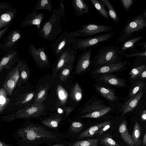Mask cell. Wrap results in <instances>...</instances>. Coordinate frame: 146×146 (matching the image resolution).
<instances>
[{
    "instance_id": "1",
    "label": "cell",
    "mask_w": 146,
    "mask_h": 146,
    "mask_svg": "<svg viewBox=\"0 0 146 146\" xmlns=\"http://www.w3.org/2000/svg\"><path fill=\"white\" fill-rule=\"evenodd\" d=\"M63 15L58 9H53L50 19L41 26L38 35L44 39L52 41L61 33V19Z\"/></svg>"
},
{
    "instance_id": "2",
    "label": "cell",
    "mask_w": 146,
    "mask_h": 146,
    "mask_svg": "<svg viewBox=\"0 0 146 146\" xmlns=\"http://www.w3.org/2000/svg\"><path fill=\"white\" fill-rule=\"evenodd\" d=\"M17 134L23 141L29 143L41 140H50L55 137L51 132L44 127L35 125L19 129Z\"/></svg>"
},
{
    "instance_id": "3",
    "label": "cell",
    "mask_w": 146,
    "mask_h": 146,
    "mask_svg": "<svg viewBox=\"0 0 146 146\" xmlns=\"http://www.w3.org/2000/svg\"><path fill=\"white\" fill-rule=\"evenodd\" d=\"M122 55L117 46H107L101 48L97 53L93 61L95 66H101L109 64L119 63Z\"/></svg>"
},
{
    "instance_id": "4",
    "label": "cell",
    "mask_w": 146,
    "mask_h": 146,
    "mask_svg": "<svg viewBox=\"0 0 146 146\" xmlns=\"http://www.w3.org/2000/svg\"><path fill=\"white\" fill-rule=\"evenodd\" d=\"M45 109L46 106L43 103H34L31 106L1 118L5 121L10 122L17 119L37 117L43 114Z\"/></svg>"
},
{
    "instance_id": "5",
    "label": "cell",
    "mask_w": 146,
    "mask_h": 146,
    "mask_svg": "<svg viewBox=\"0 0 146 146\" xmlns=\"http://www.w3.org/2000/svg\"><path fill=\"white\" fill-rule=\"evenodd\" d=\"M145 28L146 19L141 13L127 21L117 40V43L124 42L130 38L134 33Z\"/></svg>"
},
{
    "instance_id": "6",
    "label": "cell",
    "mask_w": 146,
    "mask_h": 146,
    "mask_svg": "<svg viewBox=\"0 0 146 146\" xmlns=\"http://www.w3.org/2000/svg\"><path fill=\"white\" fill-rule=\"evenodd\" d=\"M115 32H110L86 38H75L72 47L77 50L85 51L88 48L97 46L100 43L106 41L112 37Z\"/></svg>"
},
{
    "instance_id": "7",
    "label": "cell",
    "mask_w": 146,
    "mask_h": 146,
    "mask_svg": "<svg viewBox=\"0 0 146 146\" xmlns=\"http://www.w3.org/2000/svg\"><path fill=\"white\" fill-rule=\"evenodd\" d=\"M80 29L74 32H70V34L77 37L93 36L103 32H109L113 28L109 26L94 24H88L80 27Z\"/></svg>"
},
{
    "instance_id": "8",
    "label": "cell",
    "mask_w": 146,
    "mask_h": 146,
    "mask_svg": "<svg viewBox=\"0 0 146 146\" xmlns=\"http://www.w3.org/2000/svg\"><path fill=\"white\" fill-rule=\"evenodd\" d=\"M76 38L68 32L67 28L60 36L50 45L54 54L58 57L69 47L71 46L73 40Z\"/></svg>"
},
{
    "instance_id": "9",
    "label": "cell",
    "mask_w": 146,
    "mask_h": 146,
    "mask_svg": "<svg viewBox=\"0 0 146 146\" xmlns=\"http://www.w3.org/2000/svg\"><path fill=\"white\" fill-rule=\"evenodd\" d=\"M77 50L70 46L64 51L59 56L54 65V76L59 71L69 64L74 63L76 58Z\"/></svg>"
},
{
    "instance_id": "10",
    "label": "cell",
    "mask_w": 146,
    "mask_h": 146,
    "mask_svg": "<svg viewBox=\"0 0 146 146\" xmlns=\"http://www.w3.org/2000/svg\"><path fill=\"white\" fill-rule=\"evenodd\" d=\"M28 52L33 58L37 66L42 68L50 67V61L45 52L44 47L36 48L33 44H31L29 46Z\"/></svg>"
},
{
    "instance_id": "11",
    "label": "cell",
    "mask_w": 146,
    "mask_h": 146,
    "mask_svg": "<svg viewBox=\"0 0 146 146\" xmlns=\"http://www.w3.org/2000/svg\"><path fill=\"white\" fill-rule=\"evenodd\" d=\"M22 37L20 29H14L11 31L0 43L1 54H5L13 48L17 44Z\"/></svg>"
},
{
    "instance_id": "12",
    "label": "cell",
    "mask_w": 146,
    "mask_h": 146,
    "mask_svg": "<svg viewBox=\"0 0 146 146\" xmlns=\"http://www.w3.org/2000/svg\"><path fill=\"white\" fill-rule=\"evenodd\" d=\"M19 45H15L13 48L7 51L5 54L1 58L0 71L4 69H8L20 60L19 52L17 50Z\"/></svg>"
},
{
    "instance_id": "13",
    "label": "cell",
    "mask_w": 146,
    "mask_h": 146,
    "mask_svg": "<svg viewBox=\"0 0 146 146\" xmlns=\"http://www.w3.org/2000/svg\"><path fill=\"white\" fill-rule=\"evenodd\" d=\"M19 78L18 69L16 65L7 75L2 85V88L7 95H11Z\"/></svg>"
},
{
    "instance_id": "14",
    "label": "cell",
    "mask_w": 146,
    "mask_h": 146,
    "mask_svg": "<svg viewBox=\"0 0 146 146\" xmlns=\"http://www.w3.org/2000/svg\"><path fill=\"white\" fill-rule=\"evenodd\" d=\"M44 13H38L37 11H33L29 13L21 24L22 28L35 25L37 29L40 30L41 24L43 19Z\"/></svg>"
},
{
    "instance_id": "15",
    "label": "cell",
    "mask_w": 146,
    "mask_h": 146,
    "mask_svg": "<svg viewBox=\"0 0 146 146\" xmlns=\"http://www.w3.org/2000/svg\"><path fill=\"white\" fill-rule=\"evenodd\" d=\"M110 107L103 106H92L90 108L86 110V113L80 116L82 118H97L100 117L109 112L111 109Z\"/></svg>"
},
{
    "instance_id": "16",
    "label": "cell",
    "mask_w": 146,
    "mask_h": 146,
    "mask_svg": "<svg viewBox=\"0 0 146 146\" xmlns=\"http://www.w3.org/2000/svg\"><path fill=\"white\" fill-rule=\"evenodd\" d=\"M92 48L84 51L77 58L76 71L77 74L83 72L88 67L91 63Z\"/></svg>"
},
{
    "instance_id": "17",
    "label": "cell",
    "mask_w": 146,
    "mask_h": 146,
    "mask_svg": "<svg viewBox=\"0 0 146 146\" xmlns=\"http://www.w3.org/2000/svg\"><path fill=\"white\" fill-rule=\"evenodd\" d=\"M17 12L16 9L12 7L0 12V30L7 25H11Z\"/></svg>"
},
{
    "instance_id": "18",
    "label": "cell",
    "mask_w": 146,
    "mask_h": 146,
    "mask_svg": "<svg viewBox=\"0 0 146 146\" xmlns=\"http://www.w3.org/2000/svg\"><path fill=\"white\" fill-rule=\"evenodd\" d=\"M125 65V62H124L106 64L96 69L94 73L95 74H104L114 72L121 69Z\"/></svg>"
},
{
    "instance_id": "19",
    "label": "cell",
    "mask_w": 146,
    "mask_h": 146,
    "mask_svg": "<svg viewBox=\"0 0 146 146\" xmlns=\"http://www.w3.org/2000/svg\"><path fill=\"white\" fill-rule=\"evenodd\" d=\"M143 94V92L141 90L137 95L131 98L125 102L122 107L123 115L133 109L137 105Z\"/></svg>"
},
{
    "instance_id": "20",
    "label": "cell",
    "mask_w": 146,
    "mask_h": 146,
    "mask_svg": "<svg viewBox=\"0 0 146 146\" xmlns=\"http://www.w3.org/2000/svg\"><path fill=\"white\" fill-rule=\"evenodd\" d=\"M72 6L75 11L76 15L80 17L84 13L88 14V6L83 0H73Z\"/></svg>"
},
{
    "instance_id": "21",
    "label": "cell",
    "mask_w": 146,
    "mask_h": 146,
    "mask_svg": "<svg viewBox=\"0 0 146 146\" xmlns=\"http://www.w3.org/2000/svg\"><path fill=\"white\" fill-rule=\"evenodd\" d=\"M109 121H105L103 123L92 126L87 129L81 133L78 137V139H80L84 138L91 137L97 136L101 128Z\"/></svg>"
},
{
    "instance_id": "22",
    "label": "cell",
    "mask_w": 146,
    "mask_h": 146,
    "mask_svg": "<svg viewBox=\"0 0 146 146\" xmlns=\"http://www.w3.org/2000/svg\"><path fill=\"white\" fill-rule=\"evenodd\" d=\"M127 122L125 120L120 123L119 130L124 141L129 146H135L131 137L129 134L127 128Z\"/></svg>"
},
{
    "instance_id": "23",
    "label": "cell",
    "mask_w": 146,
    "mask_h": 146,
    "mask_svg": "<svg viewBox=\"0 0 146 146\" xmlns=\"http://www.w3.org/2000/svg\"><path fill=\"white\" fill-rule=\"evenodd\" d=\"M143 38V36H138L130 38L123 42L120 49L121 54L122 55L125 52L135 48L137 43Z\"/></svg>"
},
{
    "instance_id": "24",
    "label": "cell",
    "mask_w": 146,
    "mask_h": 146,
    "mask_svg": "<svg viewBox=\"0 0 146 146\" xmlns=\"http://www.w3.org/2000/svg\"><path fill=\"white\" fill-rule=\"evenodd\" d=\"M19 72V79L26 81L28 79L29 75V69L26 61L20 60L17 64Z\"/></svg>"
},
{
    "instance_id": "25",
    "label": "cell",
    "mask_w": 146,
    "mask_h": 146,
    "mask_svg": "<svg viewBox=\"0 0 146 146\" xmlns=\"http://www.w3.org/2000/svg\"><path fill=\"white\" fill-rule=\"evenodd\" d=\"M100 79L107 83L113 85L121 86L125 85L123 80L112 75L104 74L102 76Z\"/></svg>"
},
{
    "instance_id": "26",
    "label": "cell",
    "mask_w": 146,
    "mask_h": 146,
    "mask_svg": "<svg viewBox=\"0 0 146 146\" xmlns=\"http://www.w3.org/2000/svg\"><path fill=\"white\" fill-rule=\"evenodd\" d=\"M99 1L108 8V13L111 19L116 23H119V20L118 15L109 0H99Z\"/></svg>"
},
{
    "instance_id": "27",
    "label": "cell",
    "mask_w": 146,
    "mask_h": 146,
    "mask_svg": "<svg viewBox=\"0 0 146 146\" xmlns=\"http://www.w3.org/2000/svg\"><path fill=\"white\" fill-rule=\"evenodd\" d=\"M141 133V127L137 122H136L134 125L133 131L131 137L135 146H140L141 141L140 139Z\"/></svg>"
},
{
    "instance_id": "28",
    "label": "cell",
    "mask_w": 146,
    "mask_h": 146,
    "mask_svg": "<svg viewBox=\"0 0 146 146\" xmlns=\"http://www.w3.org/2000/svg\"><path fill=\"white\" fill-rule=\"evenodd\" d=\"M51 0H39L36 4L33 11L38 10L45 9L50 13H52V9L51 4Z\"/></svg>"
},
{
    "instance_id": "29",
    "label": "cell",
    "mask_w": 146,
    "mask_h": 146,
    "mask_svg": "<svg viewBox=\"0 0 146 146\" xmlns=\"http://www.w3.org/2000/svg\"><path fill=\"white\" fill-rule=\"evenodd\" d=\"M62 119L60 116L50 117L42 121V123L46 126L51 128L57 127Z\"/></svg>"
},
{
    "instance_id": "30",
    "label": "cell",
    "mask_w": 146,
    "mask_h": 146,
    "mask_svg": "<svg viewBox=\"0 0 146 146\" xmlns=\"http://www.w3.org/2000/svg\"><path fill=\"white\" fill-rule=\"evenodd\" d=\"M100 138L89 139L76 142L69 146H98Z\"/></svg>"
},
{
    "instance_id": "31",
    "label": "cell",
    "mask_w": 146,
    "mask_h": 146,
    "mask_svg": "<svg viewBox=\"0 0 146 146\" xmlns=\"http://www.w3.org/2000/svg\"><path fill=\"white\" fill-rule=\"evenodd\" d=\"M91 3L100 14L104 18L108 19L109 18L108 12L106 10L104 5L98 0H90Z\"/></svg>"
},
{
    "instance_id": "32",
    "label": "cell",
    "mask_w": 146,
    "mask_h": 146,
    "mask_svg": "<svg viewBox=\"0 0 146 146\" xmlns=\"http://www.w3.org/2000/svg\"><path fill=\"white\" fill-rule=\"evenodd\" d=\"M98 91L104 97L111 101L114 100L116 98L115 94L112 90L102 86L97 87Z\"/></svg>"
},
{
    "instance_id": "33",
    "label": "cell",
    "mask_w": 146,
    "mask_h": 146,
    "mask_svg": "<svg viewBox=\"0 0 146 146\" xmlns=\"http://www.w3.org/2000/svg\"><path fill=\"white\" fill-rule=\"evenodd\" d=\"M49 86H43L37 94L34 100V103H42L45 100Z\"/></svg>"
},
{
    "instance_id": "34",
    "label": "cell",
    "mask_w": 146,
    "mask_h": 146,
    "mask_svg": "<svg viewBox=\"0 0 146 146\" xmlns=\"http://www.w3.org/2000/svg\"><path fill=\"white\" fill-rule=\"evenodd\" d=\"M7 94L3 88L0 90V112L1 113L5 109L10 101L7 96Z\"/></svg>"
},
{
    "instance_id": "35",
    "label": "cell",
    "mask_w": 146,
    "mask_h": 146,
    "mask_svg": "<svg viewBox=\"0 0 146 146\" xmlns=\"http://www.w3.org/2000/svg\"><path fill=\"white\" fill-rule=\"evenodd\" d=\"M101 144L106 146H121L117 143L112 138L110 135L106 134L100 139Z\"/></svg>"
},
{
    "instance_id": "36",
    "label": "cell",
    "mask_w": 146,
    "mask_h": 146,
    "mask_svg": "<svg viewBox=\"0 0 146 146\" xmlns=\"http://www.w3.org/2000/svg\"><path fill=\"white\" fill-rule=\"evenodd\" d=\"M71 96L76 101H79L82 97V91L80 87L77 83L72 88Z\"/></svg>"
},
{
    "instance_id": "37",
    "label": "cell",
    "mask_w": 146,
    "mask_h": 146,
    "mask_svg": "<svg viewBox=\"0 0 146 146\" xmlns=\"http://www.w3.org/2000/svg\"><path fill=\"white\" fill-rule=\"evenodd\" d=\"M35 95L34 92H30L26 94L18 100L16 104L21 105L27 104L33 98Z\"/></svg>"
},
{
    "instance_id": "38",
    "label": "cell",
    "mask_w": 146,
    "mask_h": 146,
    "mask_svg": "<svg viewBox=\"0 0 146 146\" xmlns=\"http://www.w3.org/2000/svg\"><path fill=\"white\" fill-rule=\"evenodd\" d=\"M57 92L58 97L62 104L65 103L68 96L67 92L61 86H58Z\"/></svg>"
},
{
    "instance_id": "39",
    "label": "cell",
    "mask_w": 146,
    "mask_h": 146,
    "mask_svg": "<svg viewBox=\"0 0 146 146\" xmlns=\"http://www.w3.org/2000/svg\"><path fill=\"white\" fill-rule=\"evenodd\" d=\"M146 66V64L141 65L132 69L129 72V74L131 75V78L133 79L137 76H138Z\"/></svg>"
},
{
    "instance_id": "40",
    "label": "cell",
    "mask_w": 146,
    "mask_h": 146,
    "mask_svg": "<svg viewBox=\"0 0 146 146\" xmlns=\"http://www.w3.org/2000/svg\"><path fill=\"white\" fill-rule=\"evenodd\" d=\"M73 63L66 66L62 69L59 78L62 81H64L67 77L70 74V70L72 68Z\"/></svg>"
},
{
    "instance_id": "41",
    "label": "cell",
    "mask_w": 146,
    "mask_h": 146,
    "mask_svg": "<svg viewBox=\"0 0 146 146\" xmlns=\"http://www.w3.org/2000/svg\"><path fill=\"white\" fill-rule=\"evenodd\" d=\"M123 56L126 58L142 57L146 58V50L141 52H134L130 53L123 54Z\"/></svg>"
},
{
    "instance_id": "42",
    "label": "cell",
    "mask_w": 146,
    "mask_h": 146,
    "mask_svg": "<svg viewBox=\"0 0 146 146\" xmlns=\"http://www.w3.org/2000/svg\"><path fill=\"white\" fill-rule=\"evenodd\" d=\"M83 125L78 122H74L71 124L70 128L71 131L74 133H78L83 128Z\"/></svg>"
},
{
    "instance_id": "43",
    "label": "cell",
    "mask_w": 146,
    "mask_h": 146,
    "mask_svg": "<svg viewBox=\"0 0 146 146\" xmlns=\"http://www.w3.org/2000/svg\"><path fill=\"white\" fill-rule=\"evenodd\" d=\"M143 85V83L142 82H140L135 86L130 92V98H131L137 95L138 94L137 93L140 91H139L141 90Z\"/></svg>"
},
{
    "instance_id": "44",
    "label": "cell",
    "mask_w": 146,
    "mask_h": 146,
    "mask_svg": "<svg viewBox=\"0 0 146 146\" xmlns=\"http://www.w3.org/2000/svg\"><path fill=\"white\" fill-rule=\"evenodd\" d=\"M133 0H121L120 2L125 9L126 11H128L132 5Z\"/></svg>"
},
{
    "instance_id": "45",
    "label": "cell",
    "mask_w": 146,
    "mask_h": 146,
    "mask_svg": "<svg viewBox=\"0 0 146 146\" xmlns=\"http://www.w3.org/2000/svg\"><path fill=\"white\" fill-rule=\"evenodd\" d=\"M111 125V123L109 122L103 126L100 130L97 136H100L103 134L106 131L108 130Z\"/></svg>"
},
{
    "instance_id": "46",
    "label": "cell",
    "mask_w": 146,
    "mask_h": 146,
    "mask_svg": "<svg viewBox=\"0 0 146 146\" xmlns=\"http://www.w3.org/2000/svg\"><path fill=\"white\" fill-rule=\"evenodd\" d=\"M11 5L7 3L3 2L0 3V12L12 7Z\"/></svg>"
},
{
    "instance_id": "47",
    "label": "cell",
    "mask_w": 146,
    "mask_h": 146,
    "mask_svg": "<svg viewBox=\"0 0 146 146\" xmlns=\"http://www.w3.org/2000/svg\"><path fill=\"white\" fill-rule=\"evenodd\" d=\"M11 25H7L1 29L0 31V40H1L3 37L4 36V35L6 33L8 30L10 28Z\"/></svg>"
},
{
    "instance_id": "48",
    "label": "cell",
    "mask_w": 146,
    "mask_h": 146,
    "mask_svg": "<svg viewBox=\"0 0 146 146\" xmlns=\"http://www.w3.org/2000/svg\"><path fill=\"white\" fill-rule=\"evenodd\" d=\"M62 13L63 16H64L65 12L64 8V5L61 0H59V6L58 8Z\"/></svg>"
},
{
    "instance_id": "49",
    "label": "cell",
    "mask_w": 146,
    "mask_h": 146,
    "mask_svg": "<svg viewBox=\"0 0 146 146\" xmlns=\"http://www.w3.org/2000/svg\"><path fill=\"white\" fill-rule=\"evenodd\" d=\"M136 46H139L143 49L144 50H146V41L143 42L137 43Z\"/></svg>"
},
{
    "instance_id": "50",
    "label": "cell",
    "mask_w": 146,
    "mask_h": 146,
    "mask_svg": "<svg viewBox=\"0 0 146 146\" xmlns=\"http://www.w3.org/2000/svg\"><path fill=\"white\" fill-rule=\"evenodd\" d=\"M138 76H139L141 78H146V66Z\"/></svg>"
},
{
    "instance_id": "51",
    "label": "cell",
    "mask_w": 146,
    "mask_h": 146,
    "mask_svg": "<svg viewBox=\"0 0 146 146\" xmlns=\"http://www.w3.org/2000/svg\"><path fill=\"white\" fill-rule=\"evenodd\" d=\"M141 118L142 121L146 120V110H143L141 113Z\"/></svg>"
},
{
    "instance_id": "52",
    "label": "cell",
    "mask_w": 146,
    "mask_h": 146,
    "mask_svg": "<svg viewBox=\"0 0 146 146\" xmlns=\"http://www.w3.org/2000/svg\"><path fill=\"white\" fill-rule=\"evenodd\" d=\"M143 145L145 146L146 145V133L143 137Z\"/></svg>"
},
{
    "instance_id": "53",
    "label": "cell",
    "mask_w": 146,
    "mask_h": 146,
    "mask_svg": "<svg viewBox=\"0 0 146 146\" xmlns=\"http://www.w3.org/2000/svg\"><path fill=\"white\" fill-rule=\"evenodd\" d=\"M0 146H10V145L5 143L2 141H0Z\"/></svg>"
},
{
    "instance_id": "54",
    "label": "cell",
    "mask_w": 146,
    "mask_h": 146,
    "mask_svg": "<svg viewBox=\"0 0 146 146\" xmlns=\"http://www.w3.org/2000/svg\"><path fill=\"white\" fill-rule=\"evenodd\" d=\"M142 13L144 17L146 19V9L143 11Z\"/></svg>"
},
{
    "instance_id": "55",
    "label": "cell",
    "mask_w": 146,
    "mask_h": 146,
    "mask_svg": "<svg viewBox=\"0 0 146 146\" xmlns=\"http://www.w3.org/2000/svg\"><path fill=\"white\" fill-rule=\"evenodd\" d=\"M53 146H64V145L62 144H59L55 145Z\"/></svg>"
},
{
    "instance_id": "56",
    "label": "cell",
    "mask_w": 146,
    "mask_h": 146,
    "mask_svg": "<svg viewBox=\"0 0 146 146\" xmlns=\"http://www.w3.org/2000/svg\"><path fill=\"white\" fill-rule=\"evenodd\" d=\"M58 111L60 113H61L62 112V111L61 109H59L58 110Z\"/></svg>"
}]
</instances>
